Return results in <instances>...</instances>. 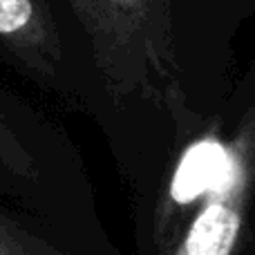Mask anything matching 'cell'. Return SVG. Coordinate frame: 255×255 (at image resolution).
<instances>
[{"label": "cell", "instance_id": "cell-1", "mask_svg": "<svg viewBox=\"0 0 255 255\" xmlns=\"http://www.w3.org/2000/svg\"><path fill=\"white\" fill-rule=\"evenodd\" d=\"M99 54H110L108 70L124 81H143L166 67L168 9L166 0H74Z\"/></svg>", "mask_w": 255, "mask_h": 255}, {"label": "cell", "instance_id": "cell-2", "mask_svg": "<svg viewBox=\"0 0 255 255\" xmlns=\"http://www.w3.org/2000/svg\"><path fill=\"white\" fill-rule=\"evenodd\" d=\"M0 38L36 70L52 72L61 58L56 27L38 0H0Z\"/></svg>", "mask_w": 255, "mask_h": 255}, {"label": "cell", "instance_id": "cell-3", "mask_svg": "<svg viewBox=\"0 0 255 255\" xmlns=\"http://www.w3.org/2000/svg\"><path fill=\"white\" fill-rule=\"evenodd\" d=\"M231 186H235L233 159L220 143L202 141L181 159L172 181V197L184 204L202 193H229Z\"/></svg>", "mask_w": 255, "mask_h": 255}, {"label": "cell", "instance_id": "cell-4", "mask_svg": "<svg viewBox=\"0 0 255 255\" xmlns=\"http://www.w3.org/2000/svg\"><path fill=\"white\" fill-rule=\"evenodd\" d=\"M240 226V211L229 199V193H220L195 217L177 255H231Z\"/></svg>", "mask_w": 255, "mask_h": 255}, {"label": "cell", "instance_id": "cell-5", "mask_svg": "<svg viewBox=\"0 0 255 255\" xmlns=\"http://www.w3.org/2000/svg\"><path fill=\"white\" fill-rule=\"evenodd\" d=\"M0 163L4 168H9L11 172H16V175H34V161H31L29 152L22 148L20 139L11 130V126L2 117V112H0Z\"/></svg>", "mask_w": 255, "mask_h": 255}, {"label": "cell", "instance_id": "cell-6", "mask_svg": "<svg viewBox=\"0 0 255 255\" xmlns=\"http://www.w3.org/2000/svg\"><path fill=\"white\" fill-rule=\"evenodd\" d=\"M0 255H40L34 251V244L20 240L16 233L7 229H0Z\"/></svg>", "mask_w": 255, "mask_h": 255}]
</instances>
